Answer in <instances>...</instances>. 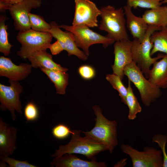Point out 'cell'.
Wrapping results in <instances>:
<instances>
[{"mask_svg":"<svg viewBox=\"0 0 167 167\" xmlns=\"http://www.w3.org/2000/svg\"><path fill=\"white\" fill-rule=\"evenodd\" d=\"M92 108L96 116L94 126L89 131H82V133L85 136L104 144L111 154L118 143L117 122L115 120H110L106 118L99 105H94Z\"/></svg>","mask_w":167,"mask_h":167,"instance_id":"6da1fadb","label":"cell"},{"mask_svg":"<svg viewBox=\"0 0 167 167\" xmlns=\"http://www.w3.org/2000/svg\"><path fill=\"white\" fill-rule=\"evenodd\" d=\"M100 10L101 19L98 27L99 30L106 32L107 34L106 36L115 41L130 40L126 31L123 8L117 9L113 6L108 5Z\"/></svg>","mask_w":167,"mask_h":167,"instance_id":"7a4b0ae2","label":"cell"},{"mask_svg":"<svg viewBox=\"0 0 167 167\" xmlns=\"http://www.w3.org/2000/svg\"><path fill=\"white\" fill-rule=\"evenodd\" d=\"M161 29L156 26L148 25L145 37L142 41L136 39H133L131 41V50L133 61L136 64L147 79L151 66L156 61L162 58L165 55L163 54H158L156 57L153 58L151 55L153 45L151 41L150 36L154 32Z\"/></svg>","mask_w":167,"mask_h":167,"instance_id":"3957f363","label":"cell"},{"mask_svg":"<svg viewBox=\"0 0 167 167\" xmlns=\"http://www.w3.org/2000/svg\"><path fill=\"white\" fill-rule=\"evenodd\" d=\"M72 131L73 133L69 142L65 145H60L51 157L59 156L67 153L78 154L83 155L88 159H92L98 153L107 150L104 144L88 137H81V131L72 130Z\"/></svg>","mask_w":167,"mask_h":167,"instance_id":"277c9868","label":"cell"},{"mask_svg":"<svg viewBox=\"0 0 167 167\" xmlns=\"http://www.w3.org/2000/svg\"><path fill=\"white\" fill-rule=\"evenodd\" d=\"M124 74L138 90L142 102L145 107H149L161 96V89L145 77L133 61L125 66Z\"/></svg>","mask_w":167,"mask_h":167,"instance_id":"5b68a950","label":"cell"},{"mask_svg":"<svg viewBox=\"0 0 167 167\" xmlns=\"http://www.w3.org/2000/svg\"><path fill=\"white\" fill-rule=\"evenodd\" d=\"M53 37L49 32H37L31 29L19 31L17 39L21 47L17 54L25 60L35 52L46 50Z\"/></svg>","mask_w":167,"mask_h":167,"instance_id":"8992f818","label":"cell"},{"mask_svg":"<svg viewBox=\"0 0 167 167\" xmlns=\"http://www.w3.org/2000/svg\"><path fill=\"white\" fill-rule=\"evenodd\" d=\"M58 26L73 34L77 46L81 48L88 56L89 54V47L91 45L101 44L104 47L106 48L115 42L113 39L94 32L85 25L69 26L62 24Z\"/></svg>","mask_w":167,"mask_h":167,"instance_id":"52a82bcc","label":"cell"},{"mask_svg":"<svg viewBox=\"0 0 167 167\" xmlns=\"http://www.w3.org/2000/svg\"><path fill=\"white\" fill-rule=\"evenodd\" d=\"M121 151L128 155L133 167H163V159L161 150L149 146L139 151L129 144H122Z\"/></svg>","mask_w":167,"mask_h":167,"instance_id":"ba28073f","label":"cell"},{"mask_svg":"<svg viewBox=\"0 0 167 167\" xmlns=\"http://www.w3.org/2000/svg\"><path fill=\"white\" fill-rule=\"evenodd\" d=\"M8 82L9 86L0 84V109L2 111L9 110L12 119L15 120V111L20 114L23 113L19 97L23 92V87L18 81L9 79Z\"/></svg>","mask_w":167,"mask_h":167,"instance_id":"9c48e42d","label":"cell"},{"mask_svg":"<svg viewBox=\"0 0 167 167\" xmlns=\"http://www.w3.org/2000/svg\"><path fill=\"white\" fill-rule=\"evenodd\" d=\"M41 0H23L12 5L9 10L15 28L19 31L31 29L29 15L31 10L40 7Z\"/></svg>","mask_w":167,"mask_h":167,"instance_id":"30bf717a","label":"cell"},{"mask_svg":"<svg viewBox=\"0 0 167 167\" xmlns=\"http://www.w3.org/2000/svg\"><path fill=\"white\" fill-rule=\"evenodd\" d=\"M75 11L72 25L98 27L97 18L101 12L96 4L89 0H75Z\"/></svg>","mask_w":167,"mask_h":167,"instance_id":"8fae6325","label":"cell"},{"mask_svg":"<svg viewBox=\"0 0 167 167\" xmlns=\"http://www.w3.org/2000/svg\"><path fill=\"white\" fill-rule=\"evenodd\" d=\"M131 45V41L126 40L115 41L114 45V60L111 67L113 73L118 75L122 80L124 76V68L133 61Z\"/></svg>","mask_w":167,"mask_h":167,"instance_id":"7c38bea8","label":"cell"},{"mask_svg":"<svg viewBox=\"0 0 167 167\" xmlns=\"http://www.w3.org/2000/svg\"><path fill=\"white\" fill-rule=\"evenodd\" d=\"M32 67L31 64L26 63L16 65L9 58L0 56V77H5L9 79L19 81L27 78L31 73Z\"/></svg>","mask_w":167,"mask_h":167,"instance_id":"4fadbf2b","label":"cell"},{"mask_svg":"<svg viewBox=\"0 0 167 167\" xmlns=\"http://www.w3.org/2000/svg\"><path fill=\"white\" fill-rule=\"evenodd\" d=\"M50 24L51 27L48 32L53 37L63 43L69 56L74 55L82 60L87 59L88 56L77 46L74 35L71 32L67 31H63L55 21H52Z\"/></svg>","mask_w":167,"mask_h":167,"instance_id":"5bb4252c","label":"cell"},{"mask_svg":"<svg viewBox=\"0 0 167 167\" xmlns=\"http://www.w3.org/2000/svg\"><path fill=\"white\" fill-rule=\"evenodd\" d=\"M17 128L0 118V156H9L16 149Z\"/></svg>","mask_w":167,"mask_h":167,"instance_id":"9a60e30c","label":"cell"},{"mask_svg":"<svg viewBox=\"0 0 167 167\" xmlns=\"http://www.w3.org/2000/svg\"><path fill=\"white\" fill-rule=\"evenodd\" d=\"M50 164L55 167H107L104 162H97L95 158L89 161L81 159L73 154L71 153L54 157Z\"/></svg>","mask_w":167,"mask_h":167,"instance_id":"2e32d148","label":"cell"},{"mask_svg":"<svg viewBox=\"0 0 167 167\" xmlns=\"http://www.w3.org/2000/svg\"><path fill=\"white\" fill-rule=\"evenodd\" d=\"M126 16V25L133 39L142 41L147 32L148 25L143 18L137 16L132 12L131 8L126 5L123 7Z\"/></svg>","mask_w":167,"mask_h":167,"instance_id":"e0dca14e","label":"cell"},{"mask_svg":"<svg viewBox=\"0 0 167 167\" xmlns=\"http://www.w3.org/2000/svg\"><path fill=\"white\" fill-rule=\"evenodd\" d=\"M46 50L37 51L28 57L32 67L36 69L42 67L47 69L66 72L68 69L54 62L52 55Z\"/></svg>","mask_w":167,"mask_h":167,"instance_id":"ac0fdd59","label":"cell"},{"mask_svg":"<svg viewBox=\"0 0 167 167\" xmlns=\"http://www.w3.org/2000/svg\"><path fill=\"white\" fill-rule=\"evenodd\" d=\"M148 79L160 89L167 88V55L153 64Z\"/></svg>","mask_w":167,"mask_h":167,"instance_id":"d6986e66","label":"cell"},{"mask_svg":"<svg viewBox=\"0 0 167 167\" xmlns=\"http://www.w3.org/2000/svg\"><path fill=\"white\" fill-rule=\"evenodd\" d=\"M142 17L148 25L167 28V6L146 10Z\"/></svg>","mask_w":167,"mask_h":167,"instance_id":"ffe728a7","label":"cell"},{"mask_svg":"<svg viewBox=\"0 0 167 167\" xmlns=\"http://www.w3.org/2000/svg\"><path fill=\"white\" fill-rule=\"evenodd\" d=\"M40 69L54 84L56 93L65 94L68 84V74L66 72L50 70L42 67Z\"/></svg>","mask_w":167,"mask_h":167,"instance_id":"44dd1931","label":"cell"},{"mask_svg":"<svg viewBox=\"0 0 167 167\" xmlns=\"http://www.w3.org/2000/svg\"><path fill=\"white\" fill-rule=\"evenodd\" d=\"M150 40L153 45L151 52V56L157 52L167 55V28L154 32L151 36Z\"/></svg>","mask_w":167,"mask_h":167,"instance_id":"7402d4cb","label":"cell"},{"mask_svg":"<svg viewBox=\"0 0 167 167\" xmlns=\"http://www.w3.org/2000/svg\"><path fill=\"white\" fill-rule=\"evenodd\" d=\"M128 80L126 105L128 106L129 109L128 119L134 120L136 118L137 114L141 112L142 108L133 91L131 82L129 79Z\"/></svg>","mask_w":167,"mask_h":167,"instance_id":"603a6c76","label":"cell"},{"mask_svg":"<svg viewBox=\"0 0 167 167\" xmlns=\"http://www.w3.org/2000/svg\"><path fill=\"white\" fill-rule=\"evenodd\" d=\"M5 12H0V52L5 56L9 55L13 46L9 43L8 39L7 26L5 24L8 19Z\"/></svg>","mask_w":167,"mask_h":167,"instance_id":"cb8c5ba5","label":"cell"},{"mask_svg":"<svg viewBox=\"0 0 167 167\" xmlns=\"http://www.w3.org/2000/svg\"><path fill=\"white\" fill-rule=\"evenodd\" d=\"M106 79L111 85L113 88L118 91L121 101L124 104L126 105L127 89L122 83L120 77L113 73L112 74H107L106 76Z\"/></svg>","mask_w":167,"mask_h":167,"instance_id":"d4e9b609","label":"cell"},{"mask_svg":"<svg viewBox=\"0 0 167 167\" xmlns=\"http://www.w3.org/2000/svg\"><path fill=\"white\" fill-rule=\"evenodd\" d=\"M29 17L31 29L43 32H48L50 29V24L46 22L41 16L30 13Z\"/></svg>","mask_w":167,"mask_h":167,"instance_id":"484cf974","label":"cell"},{"mask_svg":"<svg viewBox=\"0 0 167 167\" xmlns=\"http://www.w3.org/2000/svg\"><path fill=\"white\" fill-rule=\"evenodd\" d=\"M162 0H127L126 5L136 9L137 7L152 9L161 6Z\"/></svg>","mask_w":167,"mask_h":167,"instance_id":"4316f807","label":"cell"},{"mask_svg":"<svg viewBox=\"0 0 167 167\" xmlns=\"http://www.w3.org/2000/svg\"><path fill=\"white\" fill-rule=\"evenodd\" d=\"M51 133L53 136L58 139H63L67 138L73 133L72 130L67 125L63 123H59L52 129Z\"/></svg>","mask_w":167,"mask_h":167,"instance_id":"83f0119b","label":"cell"},{"mask_svg":"<svg viewBox=\"0 0 167 167\" xmlns=\"http://www.w3.org/2000/svg\"><path fill=\"white\" fill-rule=\"evenodd\" d=\"M153 143L157 144L161 148L163 159V167H167V154L165 149L166 144L167 142V136L161 134L155 135L152 139Z\"/></svg>","mask_w":167,"mask_h":167,"instance_id":"f1b7e54d","label":"cell"},{"mask_svg":"<svg viewBox=\"0 0 167 167\" xmlns=\"http://www.w3.org/2000/svg\"><path fill=\"white\" fill-rule=\"evenodd\" d=\"M24 113L27 122L35 121L39 116L38 108L32 101L29 102L27 104L24 108Z\"/></svg>","mask_w":167,"mask_h":167,"instance_id":"f546056e","label":"cell"},{"mask_svg":"<svg viewBox=\"0 0 167 167\" xmlns=\"http://www.w3.org/2000/svg\"><path fill=\"white\" fill-rule=\"evenodd\" d=\"M0 159L7 163L10 167H37L27 161H23L10 158L9 156H0Z\"/></svg>","mask_w":167,"mask_h":167,"instance_id":"4dcf8cb0","label":"cell"},{"mask_svg":"<svg viewBox=\"0 0 167 167\" xmlns=\"http://www.w3.org/2000/svg\"><path fill=\"white\" fill-rule=\"evenodd\" d=\"M78 72L82 78L87 80L93 79L96 75L94 69L91 66L87 65L80 66L78 68Z\"/></svg>","mask_w":167,"mask_h":167,"instance_id":"1f68e13d","label":"cell"},{"mask_svg":"<svg viewBox=\"0 0 167 167\" xmlns=\"http://www.w3.org/2000/svg\"><path fill=\"white\" fill-rule=\"evenodd\" d=\"M53 55L59 54L63 50H65V47L61 41L57 40L54 43L50 44L49 47Z\"/></svg>","mask_w":167,"mask_h":167,"instance_id":"d6a6232c","label":"cell"},{"mask_svg":"<svg viewBox=\"0 0 167 167\" xmlns=\"http://www.w3.org/2000/svg\"><path fill=\"white\" fill-rule=\"evenodd\" d=\"M127 158L122 159L114 165V167H124L127 164Z\"/></svg>","mask_w":167,"mask_h":167,"instance_id":"836d02e7","label":"cell"},{"mask_svg":"<svg viewBox=\"0 0 167 167\" xmlns=\"http://www.w3.org/2000/svg\"><path fill=\"white\" fill-rule=\"evenodd\" d=\"M6 2L11 5H13L19 2H20L23 0H2Z\"/></svg>","mask_w":167,"mask_h":167,"instance_id":"e575fe53","label":"cell"},{"mask_svg":"<svg viewBox=\"0 0 167 167\" xmlns=\"http://www.w3.org/2000/svg\"><path fill=\"white\" fill-rule=\"evenodd\" d=\"M0 167H6L7 165L6 163L4 161H3L2 160H1V161H0Z\"/></svg>","mask_w":167,"mask_h":167,"instance_id":"d590c367","label":"cell"},{"mask_svg":"<svg viewBox=\"0 0 167 167\" xmlns=\"http://www.w3.org/2000/svg\"><path fill=\"white\" fill-rule=\"evenodd\" d=\"M161 3H167V0H162Z\"/></svg>","mask_w":167,"mask_h":167,"instance_id":"8d00e7d4","label":"cell"},{"mask_svg":"<svg viewBox=\"0 0 167 167\" xmlns=\"http://www.w3.org/2000/svg\"></svg>","mask_w":167,"mask_h":167,"instance_id":"74e56055","label":"cell"}]
</instances>
